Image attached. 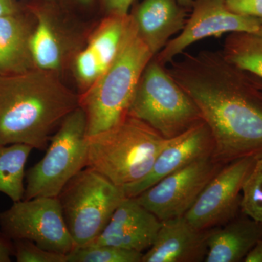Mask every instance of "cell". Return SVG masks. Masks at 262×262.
<instances>
[{
	"label": "cell",
	"instance_id": "1",
	"mask_svg": "<svg viewBox=\"0 0 262 262\" xmlns=\"http://www.w3.org/2000/svg\"><path fill=\"white\" fill-rule=\"evenodd\" d=\"M170 77L196 103L222 165L262 157V80L230 63L222 52L185 53L170 62Z\"/></svg>",
	"mask_w": 262,
	"mask_h": 262
},
{
	"label": "cell",
	"instance_id": "2",
	"mask_svg": "<svg viewBox=\"0 0 262 262\" xmlns=\"http://www.w3.org/2000/svg\"><path fill=\"white\" fill-rule=\"evenodd\" d=\"M80 106V96L65 85L58 72L34 68L0 75V144L48 147L53 134Z\"/></svg>",
	"mask_w": 262,
	"mask_h": 262
},
{
	"label": "cell",
	"instance_id": "3",
	"mask_svg": "<svg viewBox=\"0 0 262 262\" xmlns=\"http://www.w3.org/2000/svg\"><path fill=\"white\" fill-rule=\"evenodd\" d=\"M154 57L139 37L129 15L115 59L80 96V106L87 120L88 136L108 130L127 116L139 79Z\"/></svg>",
	"mask_w": 262,
	"mask_h": 262
},
{
	"label": "cell",
	"instance_id": "4",
	"mask_svg": "<svg viewBox=\"0 0 262 262\" xmlns=\"http://www.w3.org/2000/svg\"><path fill=\"white\" fill-rule=\"evenodd\" d=\"M168 140L127 115L111 128L88 136L87 167L123 187L147 175Z\"/></svg>",
	"mask_w": 262,
	"mask_h": 262
},
{
	"label": "cell",
	"instance_id": "5",
	"mask_svg": "<svg viewBox=\"0 0 262 262\" xmlns=\"http://www.w3.org/2000/svg\"><path fill=\"white\" fill-rule=\"evenodd\" d=\"M127 115L145 122L167 139L204 122L192 98L155 57L139 79Z\"/></svg>",
	"mask_w": 262,
	"mask_h": 262
},
{
	"label": "cell",
	"instance_id": "6",
	"mask_svg": "<svg viewBox=\"0 0 262 262\" xmlns=\"http://www.w3.org/2000/svg\"><path fill=\"white\" fill-rule=\"evenodd\" d=\"M87 120L79 106L58 127L37 163L26 173L24 200L59 196L65 186L87 167Z\"/></svg>",
	"mask_w": 262,
	"mask_h": 262
},
{
	"label": "cell",
	"instance_id": "7",
	"mask_svg": "<svg viewBox=\"0 0 262 262\" xmlns=\"http://www.w3.org/2000/svg\"><path fill=\"white\" fill-rule=\"evenodd\" d=\"M75 247L84 246L101 233L126 196L94 169L85 167L58 196Z\"/></svg>",
	"mask_w": 262,
	"mask_h": 262
},
{
	"label": "cell",
	"instance_id": "8",
	"mask_svg": "<svg viewBox=\"0 0 262 262\" xmlns=\"http://www.w3.org/2000/svg\"><path fill=\"white\" fill-rule=\"evenodd\" d=\"M0 227L5 237L27 239L39 247L68 254L75 248L58 196H39L13 203L0 212Z\"/></svg>",
	"mask_w": 262,
	"mask_h": 262
},
{
	"label": "cell",
	"instance_id": "9",
	"mask_svg": "<svg viewBox=\"0 0 262 262\" xmlns=\"http://www.w3.org/2000/svg\"><path fill=\"white\" fill-rule=\"evenodd\" d=\"M258 158L247 157L223 165L184 215L188 222L196 229L207 230L238 215L243 186Z\"/></svg>",
	"mask_w": 262,
	"mask_h": 262
},
{
	"label": "cell",
	"instance_id": "10",
	"mask_svg": "<svg viewBox=\"0 0 262 262\" xmlns=\"http://www.w3.org/2000/svg\"><path fill=\"white\" fill-rule=\"evenodd\" d=\"M223 165L212 157L196 160L161 179L135 198L160 221L184 216Z\"/></svg>",
	"mask_w": 262,
	"mask_h": 262
},
{
	"label": "cell",
	"instance_id": "11",
	"mask_svg": "<svg viewBox=\"0 0 262 262\" xmlns=\"http://www.w3.org/2000/svg\"><path fill=\"white\" fill-rule=\"evenodd\" d=\"M192 14L178 37L170 39L155 56L165 66L196 41L207 37H220L225 33L251 32L262 25L254 17L234 14L227 9L225 0H194Z\"/></svg>",
	"mask_w": 262,
	"mask_h": 262
},
{
	"label": "cell",
	"instance_id": "12",
	"mask_svg": "<svg viewBox=\"0 0 262 262\" xmlns=\"http://www.w3.org/2000/svg\"><path fill=\"white\" fill-rule=\"evenodd\" d=\"M213 148L211 131L204 122L169 139L147 175L134 184L122 187L125 196L136 198L170 174L196 160L212 157Z\"/></svg>",
	"mask_w": 262,
	"mask_h": 262
},
{
	"label": "cell",
	"instance_id": "13",
	"mask_svg": "<svg viewBox=\"0 0 262 262\" xmlns=\"http://www.w3.org/2000/svg\"><path fill=\"white\" fill-rule=\"evenodd\" d=\"M160 226L161 221L156 215L135 198L126 196L102 232L86 245H106L144 253L152 246Z\"/></svg>",
	"mask_w": 262,
	"mask_h": 262
},
{
	"label": "cell",
	"instance_id": "14",
	"mask_svg": "<svg viewBox=\"0 0 262 262\" xmlns=\"http://www.w3.org/2000/svg\"><path fill=\"white\" fill-rule=\"evenodd\" d=\"M211 229H196L184 215L161 221L156 238L144 253L142 262L205 261Z\"/></svg>",
	"mask_w": 262,
	"mask_h": 262
},
{
	"label": "cell",
	"instance_id": "15",
	"mask_svg": "<svg viewBox=\"0 0 262 262\" xmlns=\"http://www.w3.org/2000/svg\"><path fill=\"white\" fill-rule=\"evenodd\" d=\"M189 11L177 0H143L129 15L139 37L155 56L172 36L182 32Z\"/></svg>",
	"mask_w": 262,
	"mask_h": 262
},
{
	"label": "cell",
	"instance_id": "16",
	"mask_svg": "<svg viewBox=\"0 0 262 262\" xmlns=\"http://www.w3.org/2000/svg\"><path fill=\"white\" fill-rule=\"evenodd\" d=\"M261 237V222L241 212L225 225L210 230L205 262L244 261Z\"/></svg>",
	"mask_w": 262,
	"mask_h": 262
},
{
	"label": "cell",
	"instance_id": "17",
	"mask_svg": "<svg viewBox=\"0 0 262 262\" xmlns=\"http://www.w3.org/2000/svg\"><path fill=\"white\" fill-rule=\"evenodd\" d=\"M34 29L21 11L0 16V75L36 68L31 52Z\"/></svg>",
	"mask_w": 262,
	"mask_h": 262
},
{
	"label": "cell",
	"instance_id": "18",
	"mask_svg": "<svg viewBox=\"0 0 262 262\" xmlns=\"http://www.w3.org/2000/svg\"><path fill=\"white\" fill-rule=\"evenodd\" d=\"M35 26L31 39V52L37 68L58 72L63 67L65 52L63 36L54 17L46 7H32Z\"/></svg>",
	"mask_w": 262,
	"mask_h": 262
},
{
	"label": "cell",
	"instance_id": "19",
	"mask_svg": "<svg viewBox=\"0 0 262 262\" xmlns=\"http://www.w3.org/2000/svg\"><path fill=\"white\" fill-rule=\"evenodd\" d=\"M33 148L24 144H0V192L13 203L25 196V166Z\"/></svg>",
	"mask_w": 262,
	"mask_h": 262
},
{
	"label": "cell",
	"instance_id": "20",
	"mask_svg": "<svg viewBox=\"0 0 262 262\" xmlns=\"http://www.w3.org/2000/svg\"><path fill=\"white\" fill-rule=\"evenodd\" d=\"M222 53L230 63L262 79V25L254 32L231 33Z\"/></svg>",
	"mask_w": 262,
	"mask_h": 262
},
{
	"label": "cell",
	"instance_id": "21",
	"mask_svg": "<svg viewBox=\"0 0 262 262\" xmlns=\"http://www.w3.org/2000/svg\"><path fill=\"white\" fill-rule=\"evenodd\" d=\"M128 15H106L90 39L88 46L97 57L103 73L118 53Z\"/></svg>",
	"mask_w": 262,
	"mask_h": 262
},
{
	"label": "cell",
	"instance_id": "22",
	"mask_svg": "<svg viewBox=\"0 0 262 262\" xmlns=\"http://www.w3.org/2000/svg\"><path fill=\"white\" fill-rule=\"evenodd\" d=\"M144 253L106 245L75 247L66 255V262H142Z\"/></svg>",
	"mask_w": 262,
	"mask_h": 262
},
{
	"label": "cell",
	"instance_id": "23",
	"mask_svg": "<svg viewBox=\"0 0 262 262\" xmlns=\"http://www.w3.org/2000/svg\"><path fill=\"white\" fill-rule=\"evenodd\" d=\"M241 211L262 223V157L256 160L243 186Z\"/></svg>",
	"mask_w": 262,
	"mask_h": 262
},
{
	"label": "cell",
	"instance_id": "24",
	"mask_svg": "<svg viewBox=\"0 0 262 262\" xmlns=\"http://www.w3.org/2000/svg\"><path fill=\"white\" fill-rule=\"evenodd\" d=\"M13 254L18 262H66V255L39 247L27 239H13Z\"/></svg>",
	"mask_w": 262,
	"mask_h": 262
},
{
	"label": "cell",
	"instance_id": "25",
	"mask_svg": "<svg viewBox=\"0 0 262 262\" xmlns=\"http://www.w3.org/2000/svg\"><path fill=\"white\" fill-rule=\"evenodd\" d=\"M75 72L77 79L84 89L83 91L92 85L102 75L101 63L89 46L76 57Z\"/></svg>",
	"mask_w": 262,
	"mask_h": 262
},
{
	"label": "cell",
	"instance_id": "26",
	"mask_svg": "<svg viewBox=\"0 0 262 262\" xmlns=\"http://www.w3.org/2000/svg\"><path fill=\"white\" fill-rule=\"evenodd\" d=\"M225 4L234 14L262 20V0H225Z\"/></svg>",
	"mask_w": 262,
	"mask_h": 262
},
{
	"label": "cell",
	"instance_id": "27",
	"mask_svg": "<svg viewBox=\"0 0 262 262\" xmlns=\"http://www.w3.org/2000/svg\"><path fill=\"white\" fill-rule=\"evenodd\" d=\"M134 0H101V6L106 15L129 14V9Z\"/></svg>",
	"mask_w": 262,
	"mask_h": 262
},
{
	"label": "cell",
	"instance_id": "28",
	"mask_svg": "<svg viewBox=\"0 0 262 262\" xmlns=\"http://www.w3.org/2000/svg\"><path fill=\"white\" fill-rule=\"evenodd\" d=\"M21 11L15 0H0V16Z\"/></svg>",
	"mask_w": 262,
	"mask_h": 262
},
{
	"label": "cell",
	"instance_id": "29",
	"mask_svg": "<svg viewBox=\"0 0 262 262\" xmlns=\"http://www.w3.org/2000/svg\"><path fill=\"white\" fill-rule=\"evenodd\" d=\"M246 262H262V237L244 258Z\"/></svg>",
	"mask_w": 262,
	"mask_h": 262
},
{
	"label": "cell",
	"instance_id": "30",
	"mask_svg": "<svg viewBox=\"0 0 262 262\" xmlns=\"http://www.w3.org/2000/svg\"><path fill=\"white\" fill-rule=\"evenodd\" d=\"M13 254V249L4 241L0 239V262H10V255Z\"/></svg>",
	"mask_w": 262,
	"mask_h": 262
},
{
	"label": "cell",
	"instance_id": "31",
	"mask_svg": "<svg viewBox=\"0 0 262 262\" xmlns=\"http://www.w3.org/2000/svg\"><path fill=\"white\" fill-rule=\"evenodd\" d=\"M179 4L182 5L184 8H187L188 10L191 11L192 8L194 0H177Z\"/></svg>",
	"mask_w": 262,
	"mask_h": 262
},
{
	"label": "cell",
	"instance_id": "32",
	"mask_svg": "<svg viewBox=\"0 0 262 262\" xmlns=\"http://www.w3.org/2000/svg\"><path fill=\"white\" fill-rule=\"evenodd\" d=\"M77 1L81 3V4L89 5L92 3L94 0H77Z\"/></svg>",
	"mask_w": 262,
	"mask_h": 262
},
{
	"label": "cell",
	"instance_id": "33",
	"mask_svg": "<svg viewBox=\"0 0 262 262\" xmlns=\"http://www.w3.org/2000/svg\"><path fill=\"white\" fill-rule=\"evenodd\" d=\"M44 1L48 2V3H54V2L56 1V0H44Z\"/></svg>",
	"mask_w": 262,
	"mask_h": 262
},
{
	"label": "cell",
	"instance_id": "34",
	"mask_svg": "<svg viewBox=\"0 0 262 262\" xmlns=\"http://www.w3.org/2000/svg\"><path fill=\"white\" fill-rule=\"evenodd\" d=\"M261 80H262V79H261Z\"/></svg>",
	"mask_w": 262,
	"mask_h": 262
}]
</instances>
